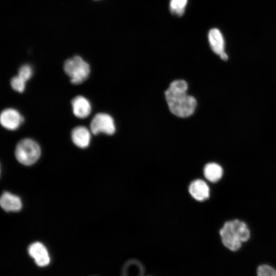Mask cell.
<instances>
[{
    "mask_svg": "<svg viewBox=\"0 0 276 276\" xmlns=\"http://www.w3.org/2000/svg\"><path fill=\"white\" fill-rule=\"evenodd\" d=\"M188 84L183 80L171 83L165 91V98L170 111L175 116L186 118L191 116L197 105L195 98L187 93Z\"/></svg>",
    "mask_w": 276,
    "mask_h": 276,
    "instance_id": "obj_1",
    "label": "cell"
},
{
    "mask_svg": "<svg viewBox=\"0 0 276 276\" xmlns=\"http://www.w3.org/2000/svg\"><path fill=\"white\" fill-rule=\"evenodd\" d=\"M63 69L74 84H79L84 82L90 72L89 64L78 55L66 59L63 64Z\"/></svg>",
    "mask_w": 276,
    "mask_h": 276,
    "instance_id": "obj_2",
    "label": "cell"
},
{
    "mask_svg": "<svg viewBox=\"0 0 276 276\" xmlns=\"http://www.w3.org/2000/svg\"><path fill=\"white\" fill-rule=\"evenodd\" d=\"M41 149L38 144L31 139H24L17 144L15 155L21 164L30 166L34 164L39 158Z\"/></svg>",
    "mask_w": 276,
    "mask_h": 276,
    "instance_id": "obj_3",
    "label": "cell"
},
{
    "mask_svg": "<svg viewBox=\"0 0 276 276\" xmlns=\"http://www.w3.org/2000/svg\"><path fill=\"white\" fill-rule=\"evenodd\" d=\"M90 128L91 132L95 135L101 132L112 135L116 131L113 118L108 114L102 112L94 117L90 122Z\"/></svg>",
    "mask_w": 276,
    "mask_h": 276,
    "instance_id": "obj_4",
    "label": "cell"
},
{
    "mask_svg": "<svg viewBox=\"0 0 276 276\" xmlns=\"http://www.w3.org/2000/svg\"><path fill=\"white\" fill-rule=\"evenodd\" d=\"M220 235L223 245L232 251H237L241 246L242 241L235 231L231 220L224 223L220 229Z\"/></svg>",
    "mask_w": 276,
    "mask_h": 276,
    "instance_id": "obj_5",
    "label": "cell"
},
{
    "mask_svg": "<svg viewBox=\"0 0 276 276\" xmlns=\"http://www.w3.org/2000/svg\"><path fill=\"white\" fill-rule=\"evenodd\" d=\"M0 121L1 125L5 128L9 130H15L23 122L24 118L16 109L8 108L2 111Z\"/></svg>",
    "mask_w": 276,
    "mask_h": 276,
    "instance_id": "obj_6",
    "label": "cell"
},
{
    "mask_svg": "<svg viewBox=\"0 0 276 276\" xmlns=\"http://www.w3.org/2000/svg\"><path fill=\"white\" fill-rule=\"evenodd\" d=\"M29 255L34 259L36 264L40 267L49 265L50 257L45 246L39 242H35L30 244L28 247Z\"/></svg>",
    "mask_w": 276,
    "mask_h": 276,
    "instance_id": "obj_7",
    "label": "cell"
},
{
    "mask_svg": "<svg viewBox=\"0 0 276 276\" xmlns=\"http://www.w3.org/2000/svg\"><path fill=\"white\" fill-rule=\"evenodd\" d=\"M188 188L191 196L197 201H204L210 196L209 187L202 179H196L192 181Z\"/></svg>",
    "mask_w": 276,
    "mask_h": 276,
    "instance_id": "obj_8",
    "label": "cell"
},
{
    "mask_svg": "<svg viewBox=\"0 0 276 276\" xmlns=\"http://www.w3.org/2000/svg\"><path fill=\"white\" fill-rule=\"evenodd\" d=\"M74 114L80 119L88 117L91 111V106L87 99L82 96L74 97L71 101Z\"/></svg>",
    "mask_w": 276,
    "mask_h": 276,
    "instance_id": "obj_9",
    "label": "cell"
},
{
    "mask_svg": "<svg viewBox=\"0 0 276 276\" xmlns=\"http://www.w3.org/2000/svg\"><path fill=\"white\" fill-rule=\"evenodd\" d=\"M90 131L83 126H78L74 128L71 132V138L73 143L81 148L87 147L91 139Z\"/></svg>",
    "mask_w": 276,
    "mask_h": 276,
    "instance_id": "obj_10",
    "label": "cell"
},
{
    "mask_svg": "<svg viewBox=\"0 0 276 276\" xmlns=\"http://www.w3.org/2000/svg\"><path fill=\"white\" fill-rule=\"evenodd\" d=\"M208 39L211 48L215 54L220 56L225 52L224 38L219 29H211L208 34Z\"/></svg>",
    "mask_w": 276,
    "mask_h": 276,
    "instance_id": "obj_11",
    "label": "cell"
},
{
    "mask_svg": "<svg viewBox=\"0 0 276 276\" xmlns=\"http://www.w3.org/2000/svg\"><path fill=\"white\" fill-rule=\"evenodd\" d=\"M0 204L1 207L7 212L18 211L22 206V203L20 198L8 192H5L2 195Z\"/></svg>",
    "mask_w": 276,
    "mask_h": 276,
    "instance_id": "obj_12",
    "label": "cell"
},
{
    "mask_svg": "<svg viewBox=\"0 0 276 276\" xmlns=\"http://www.w3.org/2000/svg\"><path fill=\"white\" fill-rule=\"evenodd\" d=\"M203 172L208 180L211 182H216L221 178L223 169L221 166L217 163H209L204 166Z\"/></svg>",
    "mask_w": 276,
    "mask_h": 276,
    "instance_id": "obj_13",
    "label": "cell"
},
{
    "mask_svg": "<svg viewBox=\"0 0 276 276\" xmlns=\"http://www.w3.org/2000/svg\"><path fill=\"white\" fill-rule=\"evenodd\" d=\"M231 221L235 231L242 242L247 241L250 237V231L247 225L238 219H234Z\"/></svg>",
    "mask_w": 276,
    "mask_h": 276,
    "instance_id": "obj_14",
    "label": "cell"
},
{
    "mask_svg": "<svg viewBox=\"0 0 276 276\" xmlns=\"http://www.w3.org/2000/svg\"><path fill=\"white\" fill-rule=\"evenodd\" d=\"M187 3L188 0H171L169 4L171 12L178 16H182Z\"/></svg>",
    "mask_w": 276,
    "mask_h": 276,
    "instance_id": "obj_15",
    "label": "cell"
},
{
    "mask_svg": "<svg viewBox=\"0 0 276 276\" xmlns=\"http://www.w3.org/2000/svg\"><path fill=\"white\" fill-rule=\"evenodd\" d=\"M26 82L18 75L12 77L10 85L12 89L18 93H22L25 89Z\"/></svg>",
    "mask_w": 276,
    "mask_h": 276,
    "instance_id": "obj_16",
    "label": "cell"
},
{
    "mask_svg": "<svg viewBox=\"0 0 276 276\" xmlns=\"http://www.w3.org/2000/svg\"><path fill=\"white\" fill-rule=\"evenodd\" d=\"M33 69L29 64H24L21 65L18 70V76L27 82L32 76Z\"/></svg>",
    "mask_w": 276,
    "mask_h": 276,
    "instance_id": "obj_17",
    "label": "cell"
},
{
    "mask_svg": "<svg viewBox=\"0 0 276 276\" xmlns=\"http://www.w3.org/2000/svg\"><path fill=\"white\" fill-rule=\"evenodd\" d=\"M257 276H276V270L268 265H262L258 268Z\"/></svg>",
    "mask_w": 276,
    "mask_h": 276,
    "instance_id": "obj_18",
    "label": "cell"
},
{
    "mask_svg": "<svg viewBox=\"0 0 276 276\" xmlns=\"http://www.w3.org/2000/svg\"><path fill=\"white\" fill-rule=\"evenodd\" d=\"M220 57L223 60H226L228 59V56L225 52L221 54Z\"/></svg>",
    "mask_w": 276,
    "mask_h": 276,
    "instance_id": "obj_19",
    "label": "cell"
}]
</instances>
